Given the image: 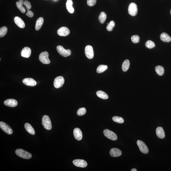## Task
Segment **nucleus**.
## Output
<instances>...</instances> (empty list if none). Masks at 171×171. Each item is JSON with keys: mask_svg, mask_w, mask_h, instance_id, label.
I'll return each mask as SVG.
<instances>
[{"mask_svg": "<svg viewBox=\"0 0 171 171\" xmlns=\"http://www.w3.org/2000/svg\"><path fill=\"white\" fill-rule=\"evenodd\" d=\"M15 152L17 156L25 159H29L32 157L31 154L22 149H17L16 150Z\"/></svg>", "mask_w": 171, "mask_h": 171, "instance_id": "obj_1", "label": "nucleus"}, {"mask_svg": "<svg viewBox=\"0 0 171 171\" xmlns=\"http://www.w3.org/2000/svg\"><path fill=\"white\" fill-rule=\"evenodd\" d=\"M42 124L44 127L47 130H50L52 128V124L50 118L47 115H45L43 117Z\"/></svg>", "mask_w": 171, "mask_h": 171, "instance_id": "obj_2", "label": "nucleus"}, {"mask_svg": "<svg viewBox=\"0 0 171 171\" xmlns=\"http://www.w3.org/2000/svg\"><path fill=\"white\" fill-rule=\"evenodd\" d=\"M49 53L46 51L42 52L39 55V59L41 62L44 64H49L50 61L49 58Z\"/></svg>", "mask_w": 171, "mask_h": 171, "instance_id": "obj_3", "label": "nucleus"}, {"mask_svg": "<svg viewBox=\"0 0 171 171\" xmlns=\"http://www.w3.org/2000/svg\"><path fill=\"white\" fill-rule=\"evenodd\" d=\"M58 52L63 57H66L71 55V51L70 50H65L62 46L58 45L56 47Z\"/></svg>", "mask_w": 171, "mask_h": 171, "instance_id": "obj_4", "label": "nucleus"}, {"mask_svg": "<svg viewBox=\"0 0 171 171\" xmlns=\"http://www.w3.org/2000/svg\"><path fill=\"white\" fill-rule=\"evenodd\" d=\"M105 136L108 138L112 141H115L117 139V136L115 133L108 129L104 130L103 131Z\"/></svg>", "mask_w": 171, "mask_h": 171, "instance_id": "obj_5", "label": "nucleus"}, {"mask_svg": "<svg viewBox=\"0 0 171 171\" xmlns=\"http://www.w3.org/2000/svg\"><path fill=\"white\" fill-rule=\"evenodd\" d=\"M0 127L6 133L11 135L13 133V131L9 125L3 122H0Z\"/></svg>", "mask_w": 171, "mask_h": 171, "instance_id": "obj_6", "label": "nucleus"}, {"mask_svg": "<svg viewBox=\"0 0 171 171\" xmlns=\"http://www.w3.org/2000/svg\"><path fill=\"white\" fill-rule=\"evenodd\" d=\"M64 79L62 76H59L55 79L54 82V85L55 88H59L62 86L64 83Z\"/></svg>", "mask_w": 171, "mask_h": 171, "instance_id": "obj_7", "label": "nucleus"}, {"mask_svg": "<svg viewBox=\"0 0 171 171\" xmlns=\"http://www.w3.org/2000/svg\"><path fill=\"white\" fill-rule=\"evenodd\" d=\"M136 143L140 149V151L142 153L145 154L148 153L149 149L144 142L141 140H138Z\"/></svg>", "mask_w": 171, "mask_h": 171, "instance_id": "obj_8", "label": "nucleus"}, {"mask_svg": "<svg viewBox=\"0 0 171 171\" xmlns=\"http://www.w3.org/2000/svg\"><path fill=\"white\" fill-rule=\"evenodd\" d=\"M128 13L130 15L134 16L137 14L138 12L137 6L134 3H130L128 9Z\"/></svg>", "mask_w": 171, "mask_h": 171, "instance_id": "obj_9", "label": "nucleus"}, {"mask_svg": "<svg viewBox=\"0 0 171 171\" xmlns=\"http://www.w3.org/2000/svg\"><path fill=\"white\" fill-rule=\"evenodd\" d=\"M85 54L86 56L88 59H91L93 58L94 56V52H93V47L91 45H87L85 48Z\"/></svg>", "mask_w": 171, "mask_h": 171, "instance_id": "obj_10", "label": "nucleus"}, {"mask_svg": "<svg viewBox=\"0 0 171 171\" xmlns=\"http://www.w3.org/2000/svg\"><path fill=\"white\" fill-rule=\"evenodd\" d=\"M58 34L60 36L65 37L67 36L70 34V29L66 27H62L57 30Z\"/></svg>", "mask_w": 171, "mask_h": 171, "instance_id": "obj_11", "label": "nucleus"}, {"mask_svg": "<svg viewBox=\"0 0 171 171\" xmlns=\"http://www.w3.org/2000/svg\"><path fill=\"white\" fill-rule=\"evenodd\" d=\"M73 163L76 166L85 168L87 166V163L85 161L82 159H75L73 161Z\"/></svg>", "mask_w": 171, "mask_h": 171, "instance_id": "obj_12", "label": "nucleus"}, {"mask_svg": "<svg viewBox=\"0 0 171 171\" xmlns=\"http://www.w3.org/2000/svg\"><path fill=\"white\" fill-rule=\"evenodd\" d=\"M4 104L7 106L10 107H15L18 104V102L14 99H9L5 101Z\"/></svg>", "mask_w": 171, "mask_h": 171, "instance_id": "obj_13", "label": "nucleus"}, {"mask_svg": "<svg viewBox=\"0 0 171 171\" xmlns=\"http://www.w3.org/2000/svg\"><path fill=\"white\" fill-rule=\"evenodd\" d=\"M23 83L27 86H34L37 85V82L33 79L30 78H25L23 80Z\"/></svg>", "mask_w": 171, "mask_h": 171, "instance_id": "obj_14", "label": "nucleus"}, {"mask_svg": "<svg viewBox=\"0 0 171 171\" xmlns=\"http://www.w3.org/2000/svg\"><path fill=\"white\" fill-rule=\"evenodd\" d=\"M31 50L30 48L26 47L24 48L21 52V56L25 58H29L31 54Z\"/></svg>", "mask_w": 171, "mask_h": 171, "instance_id": "obj_15", "label": "nucleus"}, {"mask_svg": "<svg viewBox=\"0 0 171 171\" xmlns=\"http://www.w3.org/2000/svg\"><path fill=\"white\" fill-rule=\"evenodd\" d=\"M74 136L75 138L78 141H80L82 138V131L78 128H75L73 131Z\"/></svg>", "mask_w": 171, "mask_h": 171, "instance_id": "obj_16", "label": "nucleus"}, {"mask_svg": "<svg viewBox=\"0 0 171 171\" xmlns=\"http://www.w3.org/2000/svg\"><path fill=\"white\" fill-rule=\"evenodd\" d=\"M110 154L112 157H119L122 154V152L119 149L113 148L110 150Z\"/></svg>", "mask_w": 171, "mask_h": 171, "instance_id": "obj_17", "label": "nucleus"}, {"mask_svg": "<svg viewBox=\"0 0 171 171\" xmlns=\"http://www.w3.org/2000/svg\"><path fill=\"white\" fill-rule=\"evenodd\" d=\"M15 23L18 27L21 28L25 27V24L24 21L20 17L16 16L14 18Z\"/></svg>", "mask_w": 171, "mask_h": 171, "instance_id": "obj_18", "label": "nucleus"}, {"mask_svg": "<svg viewBox=\"0 0 171 171\" xmlns=\"http://www.w3.org/2000/svg\"><path fill=\"white\" fill-rule=\"evenodd\" d=\"M156 134L160 139H164L165 137L164 130L161 127H158L156 129Z\"/></svg>", "mask_w": 171, "mask_h": 171, "instance_id": "obj_19", "label": "nucleus"}, {"mask_svg": "<svg viewBox=\"0 0 171 171\" xmlns=\"http://www.w3.org/2000/svg\"><path fill=\"white\" fill-rule=\"evenodd\" d=\"M73 4L72 0H67L66 3V7L67 10L70 13H73L74 12V9L72 7Z\"/></svg>", "mask_w": 171, "mask_h": 171, "instance_id": "obj_20", "label": "nucleus"}, {"mask_svg": "<svg viewBox=\"0 0 171 171\" xmlns=\"http://www.w3.org/2000/svg\"><path fill=\"white\" fill-rule=\"evenodd\" d=\"M161 40L165 42H169L171 41V38L166 33L163 32L160 36Z\"/></svg>", "mask_w": 171, "mask_h": 171, "instance_id": "obj_21", "label": "nucleus"}, {"mask_svg": "<svg viewBox=\"0 0 171 171\" xmlns=\"http://www.w3.org/2000/svg\"><path fill=\"white\" fill-rule=\"evenodd\" d=\"M24 0H19L18 2H17L16 3L17 8L22 13H25L26 10L25 8L23 7Z\"/></svg>", "mask_w": 171, "mask_h": 171, "instance_id": "obj_22", "label": "nucleus"}, {"mask_svg": "<svg viewBox=\"0 0 171 171\" xmlns=\"http://www.w3.org/2000/svg\"><path fill=\"white\" fill-rule=\"evenodd\" d=\"M24 127L26 131L31 134L34 135L35 133V131L33 128L30 124L26 123L24 125Z\"/></svg>", "mask_w": 171, "mask_h": 171, "instance_id": "obj_23", "label": "nucleus"}, {"mask_svg": "<svg viewBox=\"0 0 171 171\" xmlns=\"http://www.w3.org/2000/svg\"><path fill=\"white\" fill-rule=\"evenodd\" d=\"M44 21V18L42 17H40L38 18L36 21L35 25V29L36 30H39L41 29L43 24Z\"/></svg>", "mask_w": 171, "mask_h": 171, "instance_id": "obj_24", "label": "nucleus"}, {"mask_svg": "<svg viewBox=\"0 0 171 171\" xmlns=\"http://www.w3.org/2000/svg\"><path fill=\"white\" fill-rule=\"evenodd\" d=\"M96 94L99 97L101 98L102 99H107L109 98V96H108V95L105 92L102 91H97L96 92Z\"/></svg>", "mask_w": 171, "mask_h": 171, "instance_id": "obj_25", "label": "nucleus"}, {"mask_svg": "<svg viewBox=\"0 0 171 171\" xmlns=\"http://www.w3.org/2000/svg\"><path fill=\"white\" fill-rule=\"evenodd\" d=\"M130 65V61L128 60H125L123 63L122 65V70L124 72H126L129 67Z\"/></svg>", "mask_w": 171, "mask_h": 171, "instance_id": "obj_26", "label": "nucleus"}, {"mask_svg": "<svg viewBox=\"0 0 171 171\" xmlns=\"http://www.w3.org/2000/svg\"><path fill=\"white\" fill-rule=\"evenodd\" d=\"M155 70L157 74L160 76L163 75L164 73V69L162 66L158 65L156 66Z\"/></svg>", "mask_w": 171, "mask_h": 171, "instance_id": "obj_27", "label": "nucleus"}, {"mask_svg": "<svg viewBox=\"0 0 171 171\" xmlns=\"http://www.w3.org/2000/svg\"><path fill=\"white\" fill-rule=\"evenodd\" d=\"M108 66L107 65H100L97 68L96 72L98 73H101L107 69Z\"/></svg>", "mask_w": 171, "mask_h": 171, "instance_id": "obj_28", "label": "nucleus"}, {"mask_svg": "<svg viewBox=\"0 0 171 171\" xmlns=\"http://www.w3.org/2000/svg\"><path fill=\"white\" fill-rule=\"evenodd\" d=\"M107 18V15L105 12H102L100 13L99 17V20L100 22L103 24L105 22Z\"/></svg>", "mask_w": 171, "mask_h": 171, "instance_id": "obj_29", "label": "nucleus"}, {"mask_svg": "<svg viewBox=\"0 0 171 171\" xmlns=\"http://www.w3.org/2000/svg\"><path fill=\"white\" fill-rule=\"evenodd\" d=\"M112 120L115 122L119 123L122 124L124 122V119L121 117L114 116L112 118Z\"/></svg>", "mask_w": 171, "mask_h": 171, "instance_id": "obj_30", "label": "nucleus"}, {"mask_svg": "<svg viewBox=\"0 0 171 171\" xmlns=\"http://www.w3.org/2000/svg\"><path fill=\"white\" fill-rule=\"evenodd\" d=\"M7 27L3 26L0 28V37L2 38L7 34Z\"/></svg>", "mask_w": 171, "mask_h": 171, "instance_id": "obj_31", "label": "nucleus"}, {"mask_svg": "<svg viewBox=\"0 0 171 171\" xmlns=\"http://www.w3.org/2000/svg\"><path fill=\"white\" fill-rule=\"evenodd\" d=\"M145 45L148 48L151 49L154 48L155 45L154 42L151 40H148L146 42Z\"/></svg>", "mask_w": 171, "mask_h": 171, "instance_id": "obj_32", "label": "nucleus"}, {"mask_svg": "<svg viewBox=\"0 0 171 171\" xmlns=\"http://www.w3.org/2000/svg\"><path fill=\"white\" fill-rule=\"evenodd\" d=\"M115 23L113 21H111L109 23L107 26V29L108 31H111L113 30V28L115 26Z\"/></svg>", "mask_w": 171, "mask_h": 171, "instance_id": "obj_33", "label": "nucleus"}, {"mask_svg": "<svg viewBox=\"0 0 171 171\" xmlns=\"http://www.w3.org/2000/svg\"><path fill=\"white\" fill-rule=\"evenodd\" d=\"M86 113V109L84 108H80L77 111V114L78 115L81 116L84 115Z\"/></svg>", "mask_w": 171, "mask_h": 171, "instance_id": "obj_34", "label": "nucleus"}, {"mask_svg": "<svg viewBox=\"0 0 171 171\" xmlns=\"http://www.w3.org/2000/svg\"><path fill=\"white\" fill-rule=\"evenodd\" d=\"M140 37L137 35L133 36L131 37V40L134 43H138L140 41Z\"/></svg>", "mask_w": 171, "mask_h": 171, "instance_id": "obj_35", "label": "nucleus"}, {"mask_svg": "<svg viewBox=\"0 0 171 171\" xmlns=\"http://www.w3.org/2000/svg\"><path fill=\"white\" fill-rule=\"evenodd\" d=\"M23 5L26 7L27 10H29L31 8V5L30 2L28 1H24L23 2Z\"/></svg>", "mask_w": 171, "mask_h": 171, "instance_id": "obj_36", "label": "nucleus"}, {"mask_svg": "<svg viewBox=\"0 0 171 171\" xmlns=\"http://www.w3.org/2000/svg\"><path fill=\"white\" fill-rule=\"evenodd\" d=\"M96 0H87V3L88 6L92 7L95 5Z\"/></svg>", "mask_w": 171, "mask_h": 171, "instance_id": "obj_37", "label": "nucleus"}, {"mask_svg": "<svg viewBox=\"0 0 171 171\" xmlns=\"http://www.w3.org/2000/svg\"><path fill=\"white\" fill-rule=\"evenodd\" d=\"M26 16L30 18H32L34 16V13L31 11L28 10L27 13L26 14Z\"/></svg>", "mask_w": 171, "mask_h": 171, "instance_id": "obj_38", "label": "nucleus"}, {"mask_svg": "<svg viewBox=\"0 0 171 171\" xmlns=\"http://www.w3.org/2000/svg\"><path fill=\"white\" fill-rule=\"evenodd\" d=\"M131 171H137V170H136V168H133L131 169Z\"/></svg>", "mask_w": 171, "mask_h": 171, "instance_id": "obj_39", "label": "nucleus"}, {"mask_svg": "<svg viewBox=\"0 0 171 171\" xmlns=\"http://www.w3.org/2000/svg\"><path fill=\"white\" fill-rule=\"evenodd\" d=\"M170 14L171 15V9L170 11Z\"/></svg>", "mask_w": 171, "mask_h": 171, "instance_id": "obj_40", "label": "nucleus"}]
</instances>
